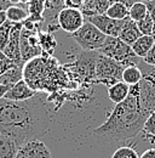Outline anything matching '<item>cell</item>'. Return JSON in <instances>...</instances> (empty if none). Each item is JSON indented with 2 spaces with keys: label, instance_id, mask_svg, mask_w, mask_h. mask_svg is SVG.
Listing matches in <instances>:
<instances>
[{
  "label": "cell",
  "instance_id": "cell-1",
  "mask_svg": "<svg viewBox=\"0 0 155 158\" xmlns=\"http://www.w3.org/2000/svg\"><path fill=\"white\" fill-rule=\"evenodd\" d=\"M49 124V111L39 94L24 101L0 100V133L12 136L22 146L44 136Z\"/></svg>",
  "mask_w": 155,
  "mask_h": 158
},
{
  "label": "cell",
  "instance_id": "cell-2",
  "mask_svg": "<svg viewBox=\"0 0 155 158\" xmlns=\"http://www.w3.org/2000/svg\"><path fill=\"white\" fill-rule=\"evenodd\" d=\"M147 119L139 102V86L131 85L130 94L125 101L114 106L107 119L92 131L101 141L114 143L122 142L142 133Z\"/></svg>",
  "mask_w": 155,
  "mask_h": 158
},
{
  "label": "cell",
  "instance_id": "cell-3",
  "mask_svg": "<svg viewBox=\"0 0 155 158\" xmlns=\"http://www.w3.org/2000/svg\"><path fill=\"white\" fill-rule=\"evenodd\" d=\"M61 68L52 56L42 52L41 56L30 60L23 66V79L33 90L54 91L58 85L57 80L64 76L59 73Z\"/></svg>",
  "mask_w": 155,
  "mask_h": 158
},
{
  "label": "cell",
  "instance_id": "cell-4",
  "mask_svg": "<svg viewBox=\"0 0 155 158\" xmlns=\"http://www.w3.org/2000/svg\"><path fill=\"white\" fill-rule=\"evenodd\" d=\"M97 52L113 59L125 68L129 66H139L141 62V59L136 56L131 46L120 40L117 37H107L104 44Z\"/></svg>",
  "mask_w": 155,
  "mask_h": 158
},
{
  "label": "cell",
  "instance_id": "cell-5",
  "mask_svg": "<svg viewBox=\"0 0 155 158\" xmlns=\"http://www.w3.org/2000/svg\"><path fill=\"white\" fill-rule=\"evenodd\" d=\"M139 68L143 73L142 80L138 83L139 86V102L143 112L148 117L155 112V66L139 62Z\"/></svg>",
  "mask_w": 155,
  "mask_h": 158
},
{
  "label": "cell",
  "instance_id": "cell-6",
  "mask_svg": "<svg viewBox=\"0 0 155 158\" xmlns=\"http://www.w3.org/2000/svg\"><path fill=\"white\" fill-rule=\"evenodd\" d=\"M70 37L82 51H98L107 39V35L89 21H85L82 27Z\"/></svg>",
  "mask_w": 155,
  "mask_h": 158
},
{
  "label": "cell",
  "instance_id": "cell-7",
  "mask_svg": "<svg viewBox=\"0 0 155 158\" xmlns=\"http://www.w3.org/2000/svg\"><path fill=\"white\" fill-rule=\"evenodd\" d=\"M125 67L110 57L102 54H97L96 59V79L105 86H110L117 81L122 80V72Z\"/></svg>",
  "mask_w": 155,
  "mask_h": 158
},
{
  "label": "cell",
  "instance_id": "cell-8",
  "mask_svg": "<svg viewBox=\"0 0 155 158\" xmlns=\"http://www.w3.org/2000/svg\"><path fill=\"white\" fill-rule=\"evenodd\" d=\"M97 51H82L77 57V61L68 64L67 68L74 71L84 80H97L96 79V59Z\"/></svg>",
  "mask_w": 155,
  "mask_h": 158
},
{
  "label": "cell",
  "instance_id": "cell-9",
  "mask_svg": "<svg viewBox=\"0 0 155 158\" xmlns=\"http://www.w3.org/2000/svg\"><path fill=\"white\" fill-rule=\"evenodd\" d=\"M38 32L39 31H27L24 28L22 29L19 49L23 63L42 55V49L39 44Z\"/></svg>",
  "mask_w": 155,
  "mask_h": 158
},
{
  "label": "cell",
  "instance_id": "cell-10",
  "mask_svg": "<svg viewBox=\"0 0 155 158\" xmlns=\"http://www.w3.org/2000/svg\"><path fill=\"white\" fill-rule=\"evenodd\" d=\"M85 21L86 19L84 14L80 10L72 7H63L59 11L57 17L58 27L69 35L75 33L78 29H80L85 23Z\"/></svg>",
  "mask_w": 155,
  "mask_h": 158
},
{
  "label": "cell",
  "instance_id": "cell-11",
  "mask_svg": "<svg viewBox=\"0 0 155 158\" xmlns=\"http://www.w3.org/2000/svg\"><path fill=\"white\" fill-rule=\"evenodd\" d=\"M85 19H86V21L91 22L95 27H97L107 37H119V33H120V31L124 26V22H125V20H113V19L108 17L105 14L93 15V16L85 17Z\"/></svg>",
  "mask_w": 155,
  "mask_h": 158
},
{
  "label": "cell",
  "instance_id": "cell-12",
  "mask_svg": "<svg viewBox=\"0 0 155 158\" xmlns=\"http://www.w3.org/2000/svg\"><path fill=\"white\" fill-rule=\"evenodd\" d=\"M23 29V23H12V28L10 32V39L2 52L12 61H15L19 67L23 68L24 63L21 56V49H19V41H21V33Z\"/></svg>",
  "mask_w": 155,
  "mask_h": 158
},
{
  "label": "cell",
  "instance_id": "cell-13",
  "mask_svg": "<svg viewBox=\"0 0 155 158\" xmlns=\"http://www.w3.org/2000/svg\"><path fill=\"white\" fill-rule=\"evenodd\" d=\"M15 158H52V155L45 142L40 139H35L24 143Z\"/></svg>",
  "mask_w": 155,
  "mask_h": 158
},
{
  "label": "cell",
  "instance_id": "cell-14",
  "mask_svg": "<svg viewBox=\"0 0 155 158\" xmlns=\"http://www.w3.org/2000/svg\"><path fill=\"white\" fill-rule=\"evenodd\" d=\"M35 95H37V91L33 90L24 79H22L17 84L10 88V90L6 93L4 99L11 100V101H24V100L32 99Z\"/></svg>",
  "mask_w": 155,
  "mask_h": 158
},
{
  "label": "cell",
  "instance_id": "cell-15",
  "mask_svg": "<svg viewBox=\"0 0 155 158\" xmlns=\"http://www.w3.org/2000/svg\"><path fill=\"white\" fill-rule=\"evenodd\" d=\"M21 147L22 145L17 140L5 133H0V158H15Z\"/></svg>",
  "mask_w": 155,
  "mask_h": 158
},
{
  "label": "cell",
  "instance_id": "cell-16",
  "mask_svg": "<svg viewBox=\"0 0 155 158\" xmlns=\"http://www.w3.org/2000/svg\"><path fill=\"white\" fill-rule=\"evenodd\" d=\"M141 35H142V33L139 32L137 23H136L135 21L131 20L130 17H127L125 20V22H124V26H122L117 38L131 46Z\"/></svg>",
  "mask_w": 155,
  "mask_h": 158
},
{
  "label": "cell",
  "instance_id": "cell-17",
  "mask_svg": "<svg viewBox=\"0 0 155 158\" xmlns=\"http://www.w3.org/2000/svg\"><path fill=\"white\" fill-rule=\"evenodd\" d=\"M129 94H130V85H127L122 80L117 81L108 88V98L114 105L125 101L126 98L129 96Z\"/></svg>",
  "mask_w": 155,
  "mask_h": 158
},
{
  "label": "cell",
  "instance_id": "cell-18",
  "mask_svg": "<svg viewBox=\"0 0 155 158\" xmlns=\"http://www.w3.org/2000/svg\"><path fill=\"white\" fill-rule=\"evenodd\" d=\"M45 5L46 0H30L27 4V11H28V19L34 21L40 26L44 24V12H45Z\"/></svg>",
  "mask_w": 155,
  "mask_h": 158
},
{
  "label": "cell",
  "instance_id": "cell-19",
  "mask_svg": "<svg viewBox=\"0 0 155 158\" xmlns=\"http://www.w3.org/2000/svg\"><path fill=\"white\" fill-rule=\"evenodd\" d=\"M154 43H155V38L153 35H141L131 45V49H132V51L136 54L137 57L144 59L145 55L148 54V51L154 45Z\"/></svg>",
  "mask_w": 155,
  "mask_h": 158
},
{
  "label": "cell",
  "instance_id": "cell-20",
  "mask_svg": "<svg viewBox=\"0 0 155 158\" xmlns=\"http://www.w3.org/2000/svg\"><path fill=\"white\" fill-rule=\"evenodd\" d=\"M38 38H39V44H40V46L42 49V52L52 56L54 55V51L57 48V39L54 35V33L40 29L38 32Z\"/></svg>",
  "mask_w": 155,
  "mask_h": 158
},
{
  "label": "cell",
  "instance_id": "cell-21",
  "mask_svg": "<svg viewBox=\"0 0 155 158\" xmlns=\"http://www.w3.org/2000/svg\"><path fill=\"white\" fill-rule=\"evenodd\" d=\"M5 12L7 21L12 23H23L29 16L27 11V6H21V5H10L5 10Z\"/></svg>",
  "mask_w": 155,
  "mask_h": 158
},
{
  "label": "cell",
  "instance_id": "cell-22",
  "mask_svg": "<svg viewBox=\"0 0 155 158\" xmlns=\"http://www.w3.org/2000/svg\"><path fill=\"white\" fill-rule=\"evenodd\" d=\"M22 79H23V68L16 66V67L9 69L7 72H5L2 76H0V84L11 88Z\"/></svg>",
  "mask_w": 155,
  "mask_h": 158
},
{
  "label": "cell",
  "instance_id": "cell-23",
  "mask_svg": "<svg viewBox=\"0 0 155 158\" xmlns=\"http://www.w3.org/2000/svg\"><path fill=\"white\" fill-rule=\"evenodd\" d=\"M143 77V73L139 68V66H129L122 72V81L127 85H137Z\"/></svg>",
  "mask_w": 155,
  "mask_h": 158
},
{
  "label": "cell",
  "instance_id": "cell-24",
  "mask_svg": "<svg viewBox=\"0 0 155 158\" xmlns=\"http://www.w3.org/2000/svg\"><path fill=\"white\" fill-rule=\"evenodd\" d=\"M105 15L113 20H126L129 17V7L121 2H112L107 9Z\"/></svg>",
  "mask_w": 155,
  "mask_h": 158
},
{
  "label": "cell",
  "instance_id": "cell-25",
  "mask_svg": "<svg viewBox=\"0 0 155 158\" xmlns=\"http://www.w3.org/2000/svg\"><path fill=\"white\" fill-rule=\"evenodd\" d=\"M147 15H148V7H147L145 2H143V1L136 2L129 9V17L132 21H135L136 23L143 20Z\"/></svg>",
  "mask_w": 155,
  "mask_h": 158
},
{
  "label": "cell",
  "instance_id": "cell-26",
  "mask_svg": "<svg viewBox=\"0 0 155 158\" xmlns=\"http://www.w3.org/2000/svg\"><path fill=\"white\" fill-rule=\"evenodd\" d=\"M112 158H139V156L133 146H121L114 151Z\"/></svg>",
  "mask_w": 155,
  "mask_h": 158
},
{
  "label": "cell",
  "instance_id": "cell-27",
  "mask_svg": "<svg viewBox=\"0 0 155 158\" xmlns=\"http://www.w3.org/2000/svg\"><path fill=\"white\" fill-rule=\"evenodd\" d=\"M138 29L142 33V35H152L153 34V28H154V22L153 19L150 17V15L148 14L143 20L137 22Z\"/></svg>",
  "mask_w": 155,
  "mask_h": 158
},
{
  "label": "cell",
  "instance_id": "cell-28",
  "mask_svg": "<svg viewBox=\"0 0 155 158\" xmlns=\"http://www.w3.org/2000/svg\"><path fill=\"white\" fill-rule=\"evenodd\" d=\"M11 28H12V22H10V21H6L0 27V51H2L9 43Z\"/></svg>",
  "mask_w": 155,
  "mask_h": 158
},
{
  "label": "cell",
  "instance_id": "cell-29",
  "mask_svg": "<svg viewBox=\"0 0 155 158\" xmlns=\"http://www.w3.org/2000/svg\"><path fill=\"white\" fill-rule=\"evenodd\" d=\"M142 133L145 135V138H155V112L147 117Z\"/></svg>",
  "mask_w": 155,
  "mask_h": 158
},
{
  "label": "cell",
  "instance_id": "cell-30",
  "mask_svg": "<svg viewBox=\"0 0 155 158\" xmlns=\"http://www.w3.org/2000/svg\"><path fill=\"white\" fill-rule=\"evenodd\" d=\"M16 66H18V64L15 61L9 59L2 51H0V76H2L5 72H7L9 69H11V68H14Z\"/></svg>",
  "mask_w": 155,
  "mask_h": 158
},
{
  "label": "cell",
  "instance_id": "cell-31",
  "mask_svg": "<svg viewBox=\"0 0 155 158\" xmlns=\"http://www.w3.org/2000/svg\"><path fill=\"white\" fill-rule=\"evenodd\" d=\"M92 4L96 11V15H101V14H105L107 9L110 5V1L109 0H92Z\"/></svg>",
  "mask_w": 155,
  "mask_h": 158
},
{
  "label": "cell",
  "instance_id": "cell-32",
  "mask_svg": "<svg viewBox=\"0 0 155 158\" xmlns=\"http://www.w3.org/2000/svg\"><path fill=\"white\" fill-rule=\"evenodd\" d=\"M84 4H85V0H64V7H72V9L81 10Z\"/></svg>",
  "mask_w": 155,
  "mask_h": 158
},
{
  "label": "cell",
  "instance_id": "cell-33",
  "mask_svg": "<svg viewBox=\"0 0 155 158\" xmlns=\"http://www.w3.org/2000/svg\"><path fill=\"white\" fill-rule=\"evenodd\" d=\"M143 62L149 66H155V43L152 46V49L148 51V54L145 55V57L143 59Z\"/></svg>",
  "mask_w": 155,
  "mask_h": 158
},
{
  "label": "cell",
  "instance_id": "cell-34",
  "mask_svg": "<svg viewBox=\"0 0 155 158\" xmlns=\"http://www.w3.org/2000/svg\"><path fill=\"white\" fill-rule=\"evenodd\" d=\"M147 7H148V14L150 15V17L153 19V22H154V28H153V37L155 38V0H152V1H147L145 2Z\"/></svg>",
  "mask_w": 155,
  "mask_h": 158
},
{
  "label": "cell",
  "instance_id": "cell-35",
  "mask_svg": "<svg viewBox=\"0 0 155 158\" xmlns=\"http://www.w3.org/2000/svg\"><path fill=\"white\" fill-rule=\"evenodd\" d=\"M109 1H110V4H112V2H121V4H124L125 6H127V7L130 9L133 4L141 1V0H109Z\"/></svg>",
  "mask_w": 155,
  "mask_h": 158
},
{
  "label": "cell",
  "instance_id": "cell-36",
  "mask_svg": "<svg viewBox=\"0 0 155 158\" xmlns=\"http://www.w3.org/2000/svg\"><path fill=\"white\" fill-rule=\"evenodd\" d=\"M139 158H155V147L145 150L142 153V156H139Z\"/></svg>",
  "mask_w": 155,
  "mask_h": 158
},
{
  "label": "cell",
  "instance_id": "cell-37",
  "mask_svg": "<svg viewBox=\"0 0 155 158\" xmlns=\"http://www.w3.org/2000/svg\"><path fill=\"white\" fill-rule=\"evenodd\" d=\"M30 0H10V5H21V6H27V4Z\"/></svg>",
  "mask_w": 155,
  "mask_h": 158
},
{
  "label": "cell",
  "instance_id": "cell-38",
  "mask_svg": "<svg viewBox=\"0 0 155 158\" xmlns=\"http://www.w3.org/2000/svg\"><path fill=\"white\" fill-rule=\"evenodd\" d=\"M9 90H10V86H6V85L0 84V100L5 98V95H6V93H7Z\"/></svg>",
  "mask_w": 155,
  "mask_h": 158
},
{
  "label": "cell",
  "instance_id": "cell-39",
  "mask_svg": "<svg viewBox=\"0 0 155 158\" xmlns=\"http://www.w3.org/2000/svg\"><path fill=\"white\" fill-rule=\"evenodd\" d=\"M6 21H7V19H6V12H5V10H0V27H1Z\"/></svg>",
  "mask_w": 155,
  "mask_h": 158
},
{
  "label": "cell",
  "instance_id": "cell-40",
  "mask_svg": "<svg viewBox=\"0 0 155 158\" xmlns=\"http://www.w3.org/2000/svg\"><path fill=\"white\" fill-rule=\"evenodd\" d=\"M10 6V0H0V9L6 10Z\"/></svg>",
  "mask_w": 155,
  "mask_h": 158
},
{
  "label": "cell",
  "instance_id": "cell-41",
  "mask_svg": "<svg viewBox=\"0 0 155 158\" xmlns=\"http://www.w3.org/2000/svg\"><path fill=\"white\" fill-rule=\"evenodd\" d=\"M141 1H143V2H147V1H152V0H141Z\"/></svg>",
  "mask_w": 155,
  "mask_h": 158
},
{
  "label": "cell",
  "instance_id": "cell-42",
  "mask_svg": "<svg viewBox=\"0 0 155 158\" xmlns=\"http://www.w3.org/2000/svg\"><path fill=\"white\" fill-rule=\"evenodd\" d=\"M0 10H1V9H0Z\"/></svg>",
  "mask_w": 155,
  "mask_h": 158
}]
</instances>
